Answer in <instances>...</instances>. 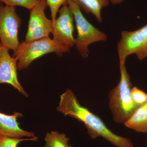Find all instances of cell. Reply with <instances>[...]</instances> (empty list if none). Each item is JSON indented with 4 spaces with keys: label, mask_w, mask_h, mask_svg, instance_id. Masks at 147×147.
Returning a JSON list of instances; mask_svg holds the SVG:
<instances>
[{
    "label": "cell",
    "mask_w": 147,
    "mask_h": 147,
    "mask_svg": "<svg viewBox=\"0 0 147 147\" xmlns=\"http://www.w3.org/2000/svg\"><path fill=\"white\" fill-rule=\"evenodd\" d=\"M58 112L84 124L91 139L101 137L116 147H134L131 140L113 133L98 116L82 106L73 92L67 89L60 96Z\"/></svg>",
    "instance_id": "6da1fadb"
},
{
    "label": "cell",
    "mask_w": 147,
    "mask_h": 147,
    "mask_svg": "<svg viewBox=\"0 0 147 147\" xmlns=\"http://www.w3.org/2000/svg\"><path fill=\"white\" fill-rule=\"evenodd\" d=\"M120 79L109 94V107L115 121L123 124L137 108L131 100L132 84L125 66V60L119 61Z\"/></svg>",
    "instance_id": "7a4b0ae2"
},
{
    "label": "cell",
    "mask_w": 147,
    "mask_h": 147,
    "mask_svg": "<svg viewBox=\"0 0 147 147\" xmlns=\"http://www.w3.org/2000/svg\"><path fill=\"white\" fill-rule=\"evenodd\" d=\"M70 48L48 36L30 42L22 41L13 51V57L18 61L17 69L21 70L28 68L33 61L43 55L50 53L62 55L69 53Z\"/></svg>",
    "instance_id": "3957f363"
},
{
    "label": "cell",
    "mask_w": 147,
    "mask_h": 147,
    "mask_svg": "<svg viewBox=\"0 0 147 147\" xmlns=\"http://www.w3.org/2000/svg\"><path fill=\"white\" fill-rule=\"evenodd\" d=\"M67 4L73 13L76 24L77 32L75 44L76 50L82 57L86 59L89 55L90 45L94 42L106 41L108 36L87 20L76 4L68 0Z\"/></svg>",
    "instance_id": "277c9868"
},
{
    "label": "cell",
    "mask_w": 147,
    "mask_h": 147,
    "mask_svg": "<svg viewBox=\"0 0 147 147\" xmlns=\"http://www.w3.org/2000/svg\"><path fill=\"white\" fill-rule=\"evenodd\" d=\"M120 60H126L127 57L135 55L140 60L147 57V24L133 31H123L117 43Z\"/></svg>",
    "instance_id": "5b68a950"
},
{
    "label": "cell",
    "mask_w": 147,
    "mask_h": 147,
    "mask_svg": "<svg viewBox=\"0 0 147 147\" xmlns=\"http://www.w3.org/2000/svg\"><path fill=\"white\" fill-rule=\"evenodd\" d=\"M21 24L14 7L0 4V42L9 50L14 51L20 44L18 32Z\"/></svg>",
    "instance_id": "8992f818"
},
{
    "label": "cell",
    "mask_w": 147,
    "mask_h": 147,
    "mask_svg": "<svg viewBox=\"0 0 147 147\" xmlns=\"http://www.w3.org/2000/svg\"><path fill=\"white\" fill-rule=\"evenodd\" d=\"M48 6L46 0H40L32 9L28 30L25 41L30 42L49 36L52 33L53 22L46 17L45 8Z\"/></svg>",
    "instance_id": "52a82bcc"
},
{
    "label": "cell",
    "mask_w": 147,
    "mask_h": 147,
    "mask_svg": "<svg viewBox=\"0 0 147 147\" xmlns=\"http://www.w3.org/2000/svg\"><path fill=\"white\" fill-rule=\"evenodd\" d=\"M59 12V17L53 23L51 33L53 34V39L71 48L76 44V38L73 35L74 16L68 4L63 6Z\"/></svg>",
    "instance_id": "ba28073f"
},
{
    "label": "cell",
    "mask_w": 147,
    "mask_h": 147,
    "mask_svg": "<svg viewBox=\"0 0 147 147\" xmlns=\"http://www.w3.org/2000/svg\"><path fill=\"white\" fill-rule=\"evenodd\" d=\"M17 59L11 57L9 50L0 42V84H7L26 97L28 94L18 81Z\"/></svg>",
    "instance_id": "9c48e42d"
},
{
    "label": "cell",
    "mask_w": 147,
    "mask_h": 147,
    "mask_svg": "<svg viewBox=\"0 0 147 147\" xmlns=\"http://www.w3.org/2000/svg\"><path fill=\"white\" fill-rule=\"evenodd\" d=\"M23 117V115L18 112H14L12 115L0 112V135L16 139L36 137L34 132L26 131L20 127L18 119Z\"/></svg>",
    "instance_id": "30bf717a"
},
{
    "label": "cell",
    "mask_w": 147,
    "mask_h": 147,
    "mask_svg": "<svg viewBox=\"0 0 147 147\" xmlns=\"http://www.w3.org/2000/svg\"><path fill=\"white\" fill-rule=\"evenodd\" d=\"M124 124L137 132L147 133V102L138 107Z\"/></svg>",
    "instance_id": "8fae6325"
},
{
    "label": "cell",
    "mask_w": 147,
    "mask_h": 147,
    "mask_svg": "<svg viewBox=\"0 0 147 147\" xmlns=\"http://www.w3.org/2000/svg\"><path fill=\"white\" fill-rule=\"evenodd\" d=\"M87 14H92L98 22H102L101 10L108 6L110 0H71Z\"/></svg>",
    "instance_id": "7c38bea8"
},
{
    "label": "cell",
    "mask_w": 147,
    "mask_h": 147,
    "mask_svg": "<svg viewBox=\"0 0 147 147\" xmlns=\"http://www.w3.org/2000/svg\"><path fill=\"white\" fill-rule=\"evenodd\" d=\"M69 140L64 133L52 131L46 133L44 139L45 144L43 147H72L69 144Z\"/></svg>",
    "instance_id": "4fadbf2b"
},
{
    "label": "cell",
    "mask_w": 147,
    "mask_h": 147,
    "mask_svg": "<svg viewBox=\"0 0 147 147\" xmlns=\"http://www.w3.org/2000/svg\"><path fill=\"white\" fill-rule=\"evenodd\" d=\"M38 137L16 139L4 136H1L0 138V147H17L21 142L26 141H36Z\"/></svg>",
    "instance_id": "5bb4252c"
},
{
    "label": "cell",
    "mask_w": 147,
    "mask_h": 147,
    "mask_svg": "<svg viewBox=\"0 0 147 147\" xmlns=\"http://www.w3.org/2000/svg\"><path fill=\"white\" fill-rule=\"evenodd\" d=\"M131 96L132 102L137 108L147 102V94L137 87L132 88Z\"/></svg>",
    "instance_id": "9a60e30c"
},
{
    "label": "cell",
    "mask_w": 147,
    "mask_h": 147,
    "mask_svg": "<svg viewBox=\"0 0 147 147\" xmlns=\"http://www.w3.org/2000/svg\"><path fill=\"white\" fill-rule=\"evenodd\" d=\"M40 0H1L6 5L14 7L19 6L31 10Z\"/></svg>",
    "instance_id": "2e32d148"
},
{
    "label": "cell",
    "mask_w": 147,
    "mask_h": 147,
    "mask_svg": "<svg viewBox=\"0 0 147 147\" xmlns=\"http://www.w3.org/2000/svg\"><path fill=\"white\" fill-rule=\"evenodd\" d=\"M51 11V17L53 23L56 19L57 13L62 5H67L68 0H46Z\"/></svg>",
    "instance_id": "e0dca14e"
},
{
    "label": "cell",
    "mask_w": 147,
    "mask_h": 147,
    "mask_svg": "<svg viewBox=\"0 0 147 147\" xmlns=\"http://www.w3.org/2000/svg\"><path fill=\"white\" fill-rule=\"evenodd\" d=\"M110 2L113 5L120 4L124 1V0H110Z\"/></svg>",
    "instance_id": "ac0fdd59"
},
{
    "label": "cell",
    "mask_w": 147,
    "mask_h": 147,
    "mask_svg": "<svg viewBox=\"0 0 147 147\" xmlns=\"http://www.w3.org/2000/svg\"><path fill=\"white\" fill-rule=\"evenodd\" d=\"M146 147H147V137L146 139Z\"/></svg>",
    "instance_id": "d6986e66"
},
{
    "label": "cell",
    "mask_w": 147,
    "mask_h": 147,
    "mask_svg": "<svg viewBox=\"0 0 147 147\" xmlns=\"http://www.w3.org/2000/svg\"><path fill=\"white\" fill-rule=\"evenodd\" d=\"M1 135H0V138H1Z\"/></svg>",
    "instance_id": "ffe728a7"
},
{
    "label": "cell",
    "mask_w": 147,
    "mask_h": 147,
    "mask_svg": "<svg viewBox=\"0 0 147 147\" xmlns=\"http://www.w3.org/2000/svg\"><path fill=\"white\" fill-rule=\"evenodd\" d=\"M1 0H0V2H1Z\"/></svg>",
    "instance_id": "44dd1931"
}]
</instances>
